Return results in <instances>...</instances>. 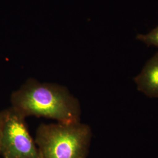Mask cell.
<instances>
[{
    "instance_id": "cell-1",
    "label": "cell",
    "mask_w": 158,
    "mask_h": 158,
    "mask_svg": "<svg viewBox=\"0 0 158 158\" xmlns=\"http://www.w3.org/2000/svg\"><path fill=\"white\" fill-rule=\"evenodd\" d=\"M11 107L24 117L35 116L57 123L81 121L78 99L62 85L28 79L11 96Z\"/></svg>"
},
{
    "instance_id": "cell-2",
    "label": "cell",
    "mask_w": 158,
    "mask_h": 158,
    "mask_svg": "<svg viewBox=\"0 0 158 158\" xmlns=\"http://www.w3.org/2000/svg\"><path fill=\"white\" fill-rule=\"evenodd\" d=\"M91 138L90 127L79 121L42 124L35 141L42 158H87Z\"/></svg>"
},
{
    "instance_id": "cell-3",
    "label": "cell",
    "mask_w": 158,
    "mask_h": 158,
    "mask_svg": "<svg viewBox=\"0 0 158 158\" xmlns=\"http://www.w3.org/2000/svg\"><path fill=\"white\" fill-rule=\"evenodd\" d=\"M1 113L0 157L42 158L35 140L29 134L26 118L12 107Z\"/></svg>"
},
{
    "instance_id": "cell-4",
    "label": "cell",
    "mask_w": 158,
    "mask_h": 158,
    "mask_svg": "<svg viewBox=\"0 0 158 158\" xmlns=\"http://www.w3.org/2000/svg\"><path fill=\"white\" fill-rule=\"evenodd\" d=\"M134 81L138 90L151 98H158V52L145 64Z\"/></svg>"
},
{
    "instance_id": "cell-5",
    "label": "cell",
    "mask_w": 158,
    "mask_h": 158,
    "mask_svg": "<svg viewBox=\"0 0 158 158\" xmlns=\"http://www.w3.org/2000/svg\"><path fill=\"white\" fill-rule=\"evenodd\" d=\"M136 39L145 44L148 46H153L158 48V25L147 34H138Z\"/></svg>"
},
{
    "instance_id": "cell-6",
    "label": "cell",
    "mask_w": 158,
    "mask_h": 158,
    "mask_svg": "<svg viewBox=\"0 0 158 158\" xmlns=\"http://www.w3.org/2000/svg\"><path fill=\"white\" fill-rule=\"evenodd\" d=\"M1 113L0 112V141H1Z\"/></svg>"
},
{
    "instance_id": "cell-7",
    "label": "cell",
    "mask_w": 158,
    "mask_h": 158,
    "mask_svg": "<svg viewBox=\"0 0 158 158\" xmlns=\"http://www.w3.org/2000/svg\"></svg>"
}]
</instances>
